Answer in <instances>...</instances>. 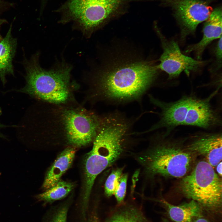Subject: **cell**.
<instances>
[{
	"label": "cell",
	"mask_w": 222,
	"mask_h": 222,
	"mask_svg": "<svg viewBox=\"0 0 222 222\" xmlns=\"http://www.w3.org/2000/svg\"></svg>",
	"instance_id": "obj_32"
},
{
	"label": "cell",
	"mask_w": 222,
	"mask_h": 222,
	"mask_svg": "<svg viewBox=\"0 0 222 222\" xmlns=\"http://www.w3.org/2000/svg\"><path fill=\"white\" fill-rule=\"evenodd\" d=\"M105 222H150L141 209L131 205H123L114 210Z\"/></svg>",
	"instance_id": "obj_16"
},
{
	"label": "cell",
	"mask_w": 222,
	"mask_h": 222,
	"mask_svg": "<svg viewBox=\"0 0 222 222\" xmlns=\"http://www.w3.org/2000/svg\"><path fill=\"white\" fill-rule=\"evenodd\" d=\"M1 38H0V40H1Z\"/></svg>",
	"instance_id": "obj_31"
},
{
	"label": "cell",
	"mask_w": 222,
	"mask_h": 222,
	"mask_svg": "<svg viewBox=\"0 0 222 222\" xmlns=\"http://www.w3.org/2000/svg\"><path fill=\"white\" fill-rule=\"evenodd\" d=\"M6 22V21L5 19H0V26L3 24V23H5Z\"/></svg>",
	"instance_id": "obj_26"
},
{
	"label": "cell",
	"mask_w": 222,
	"mask_h": 222,
	"mask_svg": "<svg viewBox=\"0 0 222 222\" xmlns=\"http://www.w3.org/2000/svg\"><path fill=\"white\" fill-rule=\"evenodd\" d=\"M204 157L214 168L222 160V136L220 133H203L192 138L186 148Z\"/></svg>",
	"instance_id": "obj_11"
},
{
	"label": "cell",
	"mask_w": 222,
	"mask_h": 222,
	"mask_svg": "<svg viewBox=\"0 0 222 222\" xmlns=\"http://www.w3.org/2000/svg\"><path fill=\"white\" fill-rule=\"evenodd\" d=\"M73 187L72 183L60 180L43 193L37 195L36 198L40 201L51 203L65 197Z\"/></svg>",
	"instance_id": "obj_17"
},
{
	"label": "cell",
	"mask_w": 222,
	"mask_h": 222,
	"mask_svg": "<svg viewBox=\"0 0 222 222\" xmlns=\"http://www.w3.org/2000/svg\"><path fill=\"white\" fill-rule=\"evenodd\" d=\"M214 92L208 97L198 99L194 97L183 125L195 126L208 129L221 124L220 116L212 108L211 100L217 92Z\"/></svg>",
	"instance_id": "obj_10"
},
{
	"label": "cell",
	"mask_w": 222,
	"mask_h": 222,
	"mask_svg": "<svg viewBox=\"0 0 222 222\" xmlns=\"http://www.w3.org/2000/svg\"><path fill=\"white\" fill-rule=\"evenodd\" d=\"M157 32L163 52L159 59L160 63L157 67L168 74L169 78H176L183 72L188 74L190 72L197 71L204 64V62L183 54L176 42L167 39L158 29Z\"/></svg>",
	"instance_id": "obj_8"
},
{
	"label": "cell",
	"mask_w": 222,
	"mask_h": 222,
	"mask_svg": "<svg viewBox=\"0 0 222 222\" xmlns=\"http://www.w3.org/2000/svg\"><path fill=\"white\" fill-rule=\"evenodd\" d=\"M0 175H1V173H0Z\"/></svg>",
	"instance_id": "obj_30"
},
{
	"label": "cell",
	"mask_w": 222,
	"mask_h": 222,
	"mask_svg": "<svg viewBox=\"0 0 222 222\" xmlns=\"http://www.w3.org/2000/svg\"><path fill=\"white\" fill-rule=\"evenodd\" d=\"M127 179V174H122L115 190L114 195L119 204H120L123 202L125 198Z\"/></svg>",
	"instance_id": "obj_19"
},
{
	"label": "cell",
	"mask_w": 222,
	"mask_h": 222,
	"mask_svg": "<svg viewBox=\"0 0 222 222\" xmlns=\"http://www.w3.org/2000/svg\"><path fill=\"white\" fill-rule=\"evenodd\" d=\"M216 171L217 174L219 176H221L222 175V162H220L216 166Z\"/></svg>",
	"instance_id": "obj_24"
},
{
	"label": "cell",
	"mask_w": 222,
	"mask_h": 222,
	"mask_svg": "<svg viewBox=\"0 0 222 222\" xmlns=\"http://www.w3.org/2000/svg\"><path fill=\"white\" fill-rule=\"evenodd\" d=\"M170 218L175 222H192L195 218L201 215L200 205L192 200L189 202L175 205L163 200Z\"/></svg>",
	"instance_id": "obj_14"
},
{
	"label": "cell",
	"mask_w": 222,
	"mask_h": 222,
	"mask_svg": "<svg viewBox=\"0 0 222 222\" xmlns=\"http://www.w3.org/2000/svg\"><path fill=\"white\" fill-rule=\"evenodd\" d=\"M10 126H10L5 125L2 124L0 122V131L1 129H2L3 128H5V127H10ZM0 138H5V136L2 134V133L0 132Z\"/></svg>",
	"instance_id": "obj_25"
},
{
	"label": "cell",
	"mask_w": 222,
	"mask_h": 222,
	"mask_svg": "<svg viewBox=\"0 0 222 222\" xmlns=\"http://www.w3.org/2000/svg\"><path fill=\"white\" fill-rule=\"evenodd\" d=\"M131 0H67L57 10L64 22L72 21L91 32L123 12Z\"/></svg>",
	"instance_id": "obj_4"
},
{
	"label": "cell",
	"mask_w": 222,
	"mask_h": 222,
	"mask_svg": "<svg viewBox=\"0 0 222 222\" xmlns=\"http://www.w3.org/2000/svg\"><path fill=\"white\" fill-rule=\"evenodd\" d=\"M194 154L177 144L164 143L153 147L141 156L139 161L149 175L180 178L190 170Z\"/></svg>",
	"instance_id": "obj_6"
},
{
	"label": "cell",
	"mask_w": 222,
	"mask_h": 222,
	"mask_svg": "<svg viewBox=\"0 0 222 222\" xmlns=\"http://www.w3.org/2000/svg\"><path fill=\"white\" fill-rule=\"evenodd\" d=\"M10 26L5 36L0 40V78L3 84L5 76L13 74L12 60L15 52L16 42L12 37Z\"/></svg>",
	"instance_id": "obj_15"
},
{
	"label": "cell",
	"mask_w": 222,
	"mask_h": 222,
	"mask_svg": "<svg viewBox=\"0 0 222 222\" xmlns=\"http://www.w3.org/2000/svg\"><path fill=\"white\" fill-rule=\"evenodd\" d=\"M182 192L187 198L211 211L222 204V182L214 168L207 162L200 161L180 183Z\"/></svg>",
	"instance_id": "obj_5"
},
{
	"label": "cell",
	"mask_w": 222,
	"mask_h": 222,
	"mask_svg": "<svg viewBox=\"0 0 222 222\" xmlns=\"http://www.w3.org/2000/svg\"><path fill=\"white\" fill-rule=\"evenodd\" d=\"M158 70L148 62L120 66L98 77L94 94L118 101L138 98L153 83Z\"/></svg>",
	"instance_id": "obj_2"
},
{
	"label": "cell",
	"mask_w": 222,
	"mask_h": 222,
	"mask_svg": "<svg viewBox=\"0 0 222 222\" xmlns=\"http://www.w3.org/2000/svg\"><path fill=\"white\" fill-rule=\"evenodd\" d=\"M210 1L161 0L162 5L172 9L182 39L194 33L198 25L209 17L213 11Z\"/></svg>",
	"instance_id": "obj_7"
},
{
	"label": "cell",
	"mask_w": 222,
	"mask_h": 222,
	"mask_svg": "<svg viewBox=\"0 0 222 222\" xmlns=\"http://www.w3.org/2000/svg\"><path fill=\"white\" fill-rule=\"evenodd\" d=\"M1 112V109L0 108V113Z\"/></svg>",
	"instance_id": "obj_29"
},
{
	"label": "cell",
	"mask_w": 222,
	"mask_h": 222,
	"mask_svg": "<svg viewBox=\"0 0 222 222\" xmlns=\"http://www.w3.org/2000/svg\"><path fill=\"white\" fill-rule=\"evenodd\" d=\"M88 222H99V217L97 212L93 211L90 215Z\"/></svg>",
	"instance_id": "obj_22"
},
{
	"label": "cell",
	"mask_w": 222,
	"mask_h": 222,
	"mask_svg": "<svg viewBox=\"0 0 222 222\" xmlns=\"http://www.w3.org/2000/svg\"><path fill=\"white\" fill-rule=\"evenodd\" d=\"M68 210L66 205L60 207L55 212L50 222H66Z\"/></svg>",
	"instance_id": "obj_20"
},
{
	"label": "cell",
	"mask_w": 222,
	"mask_h": 222,
	"mask_svg": "<svg viewBox=\"0 0 222 222\" xmlns=\"http://www.w3.org/2000/svg\"><path fill=\"white\" fill-rule=\"evenodd\" d=\"M203 35L196 44L188 47L186 52H194L197 59L200 60L207 46L213 40L222 37V10L218 7L213 10L204 23Z\"/></svg>",
	"instance_id": "obj_12"
},
{
	"label": "cell",
	"mask_w": 222,
	"mask_h": 222,
	"mask_svg": "<svg viewBox=\"0 0 222 222\" xmlns=\"http://www.w3.org/2000/svg\"><path fill=\"white\" fill-rule=\"evenodd\" d=\"M216 55L217 62L221 65L222 60V37L218 41L216 49Z\"/></svg>",
	"instance_id": "obj_21"
},
{
	"label": "cell",
	"mask_w": 222,
	"mask_h": 222,
	"mask_svg": "<svg viewBox=\"0 0 222 222\" xmlns=\"http://www.w3.org/2000/svg\"><path fill=\"white\" fill-rule=\"evenodd\" d=\"M2 0H0V6H1V4H2Z\"/></svg>",
	"instance_id": "obj_28"
},
{
	"label": "cell",
	"mask_w": 222,
	"mask_h": 222,
	"mask_svg": "<svg viewBox=\"0 0 222 222\" xmlns=\"http://www.w3.org/2000/svg\"><path fill=\"white\" fill-rule=\"evenodd\" d=\"M193 97L184 96L177 101L167 103L150 96L151 102L160 109L161 112L160 120L148 131L165 128L168 133L173 128L183 125Z\"/></svg>",
	"instance_id": "obj_9"
},
{
	"label": "cell",
	"mask_w": 222,
	"mask_h": 222,
	"mask_svg": "<svg viewBox=\"0 0 222 222\" xmlns=\"http://www.w3.org/2000/svg\"><path fill=\"white\" fill-rule=\"evenodd\" d=\"M69 67L46 70L34 60L27 66L26 84L16 91L27 94L44 103L64 105L72 103Z\"/></svg>",
	"instance_id": "obj_3"
},
{
	"label": "cell",
	"mask_w": 222,
	"mask_h": 222,
	"mask_svg": "<svg viewBox=\"0 0 222 222\" xmlns=\"http://www.w3.org/2000/svg\"><path fill=\"white\" fill-rule=\"evenodd\" d=\"M163 222H170L169 220L166 218L163 219Z\"/></svg>",
	"instance_id": "obj_27"
},
{
	"label": "cell",
	"mask_w": 222,
	"mask_h": 222,
	"mask_svg": "<svg viewBox=\"0 0 222 222\" xmlns=\"http://www.w3.org/2000/svg\"><path fill=\"white\" fill-rule=\"evenodd\" d=\"M76 149L66 148L58 156L46 174L42 188L46 190L60 180L63 174L70 168L74 159Z\"/></svg>",
	"instance_id": "obj_13"
},
{
	"label": "cell",
	"mask_w": 222,
	"mask_h": 222,
	"mask_svg": "<svg viewBox=\"0 0 222 222\" xmlns=\"http://www.w3.org/2000/svg\"><path fill=\"white\" fill-rule=\"evenodd\" d=\"M122 169L118 168L113 170L107 178L105 183V193L109 197L114 195L119 179L122 174Z\"/></svg>",
	"instance_id": "obj_18"
},
{
	"label": "cell",
	"mask_w": 222,
	"mask_h": 222,
	"mask_svg": "<svg viewBox=\"0 0 222 222\" xmlns=\"http://www.w3.org/2000/svg\"><path fill=\"white\" fill-rule=\"evenodd\" d=\"M101 118L92 149L88 153L85 160L84 195L86 197L90 196L97 176L121 155L129 129L128 123L118 116L109 114Z\"/></svg>",
	"instance_id": "obj_1"
},
{
	"label": "cell",
	"mask_w": 222,
	"mask_h": 222,
	"mask_svg": "<svg viewBox=\"0 0 222 222\" xmlns=\"http://www.w3.org/2000/svg\"><path fill=\"white\" fill-rule=\"evenodd\" d=\"M192 222H209L201 215L195 218Z\"/></svg>",
	"instance_id": "obj_23"
}]
</instances>
